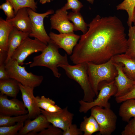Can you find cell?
Here are the masks:
<instances>
[{"label":"cell","instance_id":"obj_1","mask_svg":"<svg viewBox=\"0 0 135 135\" xmlns=\"http://www.w3.org/2000/svg\"><path fill=\"white\" fill-rule=\"evenodd\" d=\"M87 32L80 36L70 59L75 64L106 62L128 48L125 28L115 16L97 15L88 24Z\"/></svg>","mask_w":135,"mask_h":135},{"label":"cell","instance_id":"obj_2","mask_svg":"<svg viewBox=\"0 0 135 135\" xmlns=\"http://www.w3.org/2000/svg\"><path fill=\"white\" fill-rule=\"evenodd\" d=\"M58 46L50 40L47 47L40 54L36 56L30 64V67L44 66L50 69L54 76L59 78L61 74L59 72L58 67L61 65H67L69 64L66 54L64 56L60 54L59 52Z\"/></svg>","mask_w":135,"mask_h":135},{"label":"cell","instance_id":"obj_3","mask_svg":"<svg viewBox=\"0 0 135 135\" xmlns=\"http://www.w3.org/2000/svg\"><path fill=\"white\" fill-rule=\"evenodd\" d=\"M89 80L96 96L98 93V86L102 82H110L114 80L117 71L112 58L102 64L86 62Z\"/></svg>","mask_w":135,"mask_h":135},{"label":"cell","instance_id":"obj_4","mask_svg":"<svg viewBox=\"0 0 135 135\" xmlns=\"http://www.w3.org/2000/svg\"><path fill=\"white\" fill-rule=\"evenodd\" d=\"M66 74L70 78L76 82L83 90L84 96L82 100L87 102L92 101L96 96L90 85L87 72L86 62L71 65H61Z\"/></svg>","mask_w":135,"mask_h":135},{"label":"cell","instance_id":"obj_5","mask_svg":"<svg viewBox=\"0 0 135 135\" xmlns=\"http://www.w3.org/2000/svg\"><path fill=\"white\" fill-rule=\"evenodd\" d=\"M5 66L10 78L15 79L24 86L34 88L40 86L43 80V76L28 72L24 66L20 65L12 58L5 63Z\"/></svg>","mask_w":135,"mask_h":135},{"label":"cell","instance_id":"obj_6","mask_svg":"<svg viewBox=\"0 0 135 135\" xmlns=\"http://www.w3.org/2000/svg\"><path fill=\"white\" fill-rule=\"evenodd\" d=\"M99 92L97 98L91 102L80 100L79 111L80 113H86L92 107L98 106L104 108H110V104L108 100L110 98L114 96L117 88L114 80L110 82L104 81L101 82L98 86Z\"/></svg>","mask_w":135,"mask_h":135},{"label":"cell","instance_id":"obj_7","mask_svg":"<svg viewBox=\"0 0 135 135\" xmlns=\"http://www.w3.org/2000/svg\"><path fill=\"white\" fill-rule=\"evenodd\" d=\"M96 106L92 108L91 115L98 123L100 130L99 135H110L115 130L117 116L110 108Z\"/></svg>","mask_w":135,"mask_h":135},{"label":"cell","instance_id":"obj_8","mask_svg":"<svg viewBox=\"0 0 135 135\" xmlns=\"http://www.w3.org/2000/svg\"><path fill=\"white\" fill-rule=\"evenodd\" d=\"M47 45L37 38L28 37L21 43L13 53L11 58L22 66L27 58L34 52L43 51Z\"/></svg>","mask_w":135,"mask_h":135},{"label":"cell","instance_id":"obj_9","mask_svg":"<svg viewBox=\"0 0 135 135\" xmlns=\"http://www.w3.org/2000/svg\"><path fill=\"white\" fill-rule=\"evenodd\" d=\"M32 24V30L29 36L34 37L40 40L46 45L50 40L44 28V18L48 15L53 14L54 10L50 9L42 13H37L31 8H27Z\"/></svg>","mask_w":135,"mask_h":135},{"label":"cell","instance_id":"obj_10","mask_svg":"<svg viewBox=\"0 0 135 135\" xmlns=\"http://www.w3.org/2000/svg\"><path fill=\"white\" fill-rule=\"evenodd\" d=\"M7 96L0 94V115L12 116L28 114L23 102L16 98L9 99Z\"/></svg>","mask_w":135,"mask_h":135},{"label":"cell","instance_id":"obj_11","mask_svg":"<svg viewBox=\"0 0 135 135\" xmlns=\"http://www.w3.org/2000/svg\"><path fill=\"white\" fill-rule=\"evenodd\" d=\"M40 111L50 123L63 131L66 130L72 124L74 114L68 111L67 106L55 112H48L41 109Z\"/></svg>","mask_w":135,"mask_h":135},{"label":"cell","instance_id":"obj_12","mask_svg":"<svg viewBox=\"0 0 135 135\" xmlns=\"http://www.w3.org/2000/svg\"><path fill=\"white\" fill-rule=\"evenodd\" d=\"M67 10L63 7L57 10L50 18L51 28L60 33H74L73 24L68 19Z\"/></svg>","mask_w":135,"mask_h":135},{"label":"cell","instance_id":"obj_13","mask_svg":"<svg viewBox=\"0 0 135 135\" xmlns=\"http://www.w3.org/2000/svg\"><path fill=\"white\" fill-rule=\"evenodd\" d=\"M49 35L50 40L59 48L63 49L68 55L72 54L74 47L80 37V36L74 33L56 34L51 32Z\"/></svg>","mask_w":135,"mask_h":135},{"label":"cell","instance_id":"obj_14","mask_svg":"<svg viewBox=\"0 0 135 135\" xmlns=\"http://www.w3.org/2000/svg\"><path fill=\"white\" fill-rule=\"evenodd\" d=\"M23 102L28 111V119H34L41 114L40 109L38 106L34 94V88L24 86L19 83Z\"/></svg>","mask_w":135,"mask_h":135},{"label":"cell","instance_id":"obj_15","mask_svg":"<svg viewBox=\"0 0 135 135\" xmlns=\"http://www.w3.org/2000/svg\"><path fill=\"white\" fill-rule=\"evenodd\" d=\"M50 124L44 116L41 114L32 120H27L18 134L37 135L38 133L47 128Z\"/></svg>","mask_w":135,"mask_h":135},{"label":"cell","instance_id":"obj_16","mask_svg":"<svg viewBox=\"0 0 135 135\" xmlns=\"http://www.w3.org/2000/svg\"><path fill=\"white\" fill-rule=\"evenodd\" d=\"M114 63L117 71V75L114 80L117 88L114 96L116 98L122 96L129 91L135 85V81L129 78L124 73L122 70V64L114 62Z\"/></svg>","mask_w":135,"mask_h":135},{"label":"cell","instance_id":"obj_17","mask_svg":"<svg viewBox=\"0 0 135 135\" xmlns=\"http://www.w3.org/2000/svg\"><path fill=\"white\" fill-rule=\"evenodd\" d=\"M6 20L20 30L30 33L32 31V22L27 8L20 9L13 18Z\"/></svg>","mask_w":135,"mask_h":135},{"label":"cell","instance_id":"obj_18","mask_svg":"<svg viewBox=\"0 0 135 135\" xmlns=\"http://www.w3.org/2000/svg\"><path fill=\"white\" fill-rule=\"evenodd\" d=\"M30 34L20 30L14 27L8 38L7 57L5 64L10 59L15 50L26 38L29 36Z\"/></svg>","mask_w":135,"mask_h":135},{"label":"cell","instance_id":"obj_19","mask_svg":"<svg viewBox=\"0 0 135 135\" xmlns=\"http://www.w3.org/2000/svg\"><path fill=\"white\" fill-rule=\"evenodd\" d=\"M115 62L122 64V70L129 78L135 81V60L125 53L117 55L112 58Z\"/></svg>","mask_w":135,"mask_h":135},{"label":"cell","instance_id":"obj_20","mask_svg":"<svg viewBox=\"0 0 135 135\" xmlns=\"http://www.w3.org/2000/svg\"><path fill=\"white\" fill-rule=\"evenodd\" d=\"M19 83L15 79L11 78L0 80V94L16 98L20 90Z\"/></svg>","mask_w":135,"mask_h":135},{"label":"cell","instance_id":"obj_21","mask_svg":"<svg viewBox=\"0 0 135 135\" xmlns=\"http://www.w3.org/2000/svg\"><path fill=\"white\" fill-rule=\"evenodd\" d=\"M14 28L6 20L0 18V53H7L10 33Z\"/></svg>","mask_w":135,"mask_h":135},{"label":"cell","instance_id":"obj_22","mask_svg":"<svg viewBox=\"0 0 135 135\" xmlns=\"http://www.w3.org/2000/svg\"><path fill=\"white\" fill-rule=\"evenodd\" d=\"M122 102L119 115L123 121L128 122L131 118H135V99H128Z\"/></svg>","mask_w":135,"mask_h":135},{"label":"cell","instance_id":"obj_23","mask_svg":"<svg viewBox=\"0 0 135 135\" xmlns=\"http://www.w3.org/2000/svg\"><path fill=\"white\" fill-rule=\"evenodd\" d=\"M80 130L83 132L84 135H92L93 134L99 132V126L94 118L92 115L88 117H84L83 120L80 124Z\"/></svg>","mask_w":135,"mask_h":135},{"label":"cell","instance_id":"obj_24","mask_svg":"<svg viewBox=\"0 0 135 135\" xmlns=\"http://www.w3.org/2000/svg\"><path fill=\"white\" fill-rule=\"evenodd\" d=\"M38 107L40 108L49 112L54 113L60 111L62 109L56 105L54 101L44 96L35 97Z\"/></svg>","mask_w":135,"mask_h":135},{"label":"cell","instance_id":"obj_25","mask_svg":"<svg viewBox=\"0 0 135 135\" xmlns=\"http://www.w3.org/2000/svg\"><path fill=\"white\" fill-rule=\"evenodd\" d=\"M68 17L69 20L72 22L74 31L80 30L83 34L87 32L88 24L79 12H70L68 14Z\"/></svg>","mask_w":135,"mask_h":135},{"label":"cell","instance_id":"obj_26","mask_svg":"<svg viewBox=\"0 0 135 135\" xmlns=\"http://www.w3.org/2000/svg\"><path fill=\"white\" fill-rule=\"evenodd\" d=\"M117 10L126 11L128 14L127 23L129 27L132 26L134 10L135 8V0H124L116 6Z\"/></svg>","mask_w":135,"mask_h":135},{"label":"cell","instance_id":"obj_27","mask_svg":"<svg viewBox=\"0 0 135 135\" xmlns=\"http://www.w3.org/2000/svg\"><path fill=\"white\" fill-rule=\"evenodd\" d=\"M12 6L15 15L18 10L20 8H29L36 12L37 8L36 2L35 0H7Z\"/></svg>","mask_w":135,"mask_h":135},{"label":"cell","instance_id":"obj_28","mask_svg":"<svg viewBox=\"0 0 135 135\" xmlns=\"http://www.w3.org/2000/svg\"><path fill=\"white\" fill-rule=\"evenodd\" d=\"M28 117V114L13 117L0 115V127L14 125L21 122H25Z\"/></svg>","mask_w":135,"mask_h":135},{"label":"cell","instance_id":"obj_29","mask_svg":"<svg viewBox=\"0 0 135 135\" xmlns=\"http://www.w3.org/2000/svg\"><path fill=\"white\" fill-rule=\"evenodd\" d=\"M128 36V48L124 53L135 60V26H134L129 27Z\"/></svg>","mask_w":135,"mask_h":135},{"label":"cell","instance_id":"obj_30","mask_svg":"<svg viewBox=\"0 0 135 135\" xmlns=\"http://www.w3.org/2000/svg\"><path fill=\"white\" fill-rule=\"evenodd\" d=\"M24 122H19L11 126L0 127V135L18 134L19 131L24 125Z\"/></svg>","mask_w":135,"mask_h":135},{"label":"cell","instance_id":"obj_31","mask_svg":"<svg viewBox=\"0 0 135 135\" xmlns=\"http://www.w3.org/2000/svg\"><path fill=\"white\" fill-rule=\"evenodd\" d=\"M0 6V9L2 10L6 16V20L11 19L15 16L13 6L8 0Z\"/></svg>","mask_w":135,"mask_h":135},{"label":"cell","instance_id":"obj_32","mask_svg":"<svg viewBox=\"0 0 135 135\" xmlns=\"http://www.w3.org/2000/svg\"><path fill=\"white\" fill-rule=\"evenodd\" d=\"M83 6L78 0H67V2L63 7L67 10L71 9L73 12H79Z\"/></svg>","mask_w":135,"mask_h":135},{"label":"cell","instance_id":"obj_33","mask_svg":"<svg viewBox=\"0 0 135 135\" xmlns=\"http://www.w3.org/2000/svg\"><path fill=\"white\" fill-rule=\"evenodd\" d=\"M63 131L52 124L38 133L37 135H62Z\"/></svg>","mask_w":135,"mask_h":135},{"label":"cell","instance_id":"obj_34","mask_svg":"<svg viewBox=\"0 0 135 135\" xmlns=\"http://www.w3.org/2000/svg\"><path fill=\"white\" fill-rule=\"evenodd\" d=\"M122 132V135H135V118L130 120Z\"/></svg>","mask_w":135,"mask_h":135},{"label":"cell","instance_id":"obj_35","mask_svg":"<svg viewBox=\"0 0 135 135\" xmlns=\"http://www.w3.org/2000/svg\"><path fill=\"white\" fill-rule=\"evenodd\" d=\"M135 99V85L129 91L120 96L116 97L115 100L119 103L130 99Z\"/></svg>","mask_w":135,"mask_h":135},{"label":"cell","instance_id":"obj_36","mask_svg":"<svg viewBox=\"0 0 135 135\" xmlns=\"http://www.w3.org/2000/svg\"><path fill=\"white\" fill-rule=\"evenodd\" d=\"M82 132L78 128L75 124H72L64 131H63L62 135H81Z\"/></svg>","mask_w":135,"mask_h":135},{"label":"cell","instance_id":"obj_37","mask_svg":"<svg viewBox=\"0 0 135 135\" xmlns=\"http://www.w3.org/2000/svg\"><path fill=\"white\" fill-rule=\"evenodd\" d=\"M10 78L5 68V63L0 64V80H6Z\"/></svg>","mask_w":135,"mask_h":135},{"label":"cell","instance_id":"obj_38","mask_svg":"<svg viewBox=\"0 0 135 135\" xmlns=\"http://www.w3.org/2000/svg\"><path fill=\"white\" fill-rule=\"evenodd\" d=\"M40 3V4H45L46 2H50L51 1H52L53 0H38Z\"/></svg>","mask_w":135,"mask_h":135},{"label":"cell","instance_id":"obj_39","mask_svg":"<svg viewBox=\"0 0 135 135\" xmlns=\"http://www.w3.org/2000/svg\"><path fill=\"white\" fill-rule=\"evenodd\" d=\"M133 23H134V24L135 23V8L134 10L133 16Z\"/></svg>","mask_w":135,"mask_h":135},{"label":"cell","instance_id":"obj_40","mask_svg":"<svg viewBox=\"0 0 135 135\" xmlns=\"http://www.w3.org/2000/svg\"><path fill=\"white\" fill-rule=\"evenodd\" d=\"M88 1L89 3L92 4L94 2V0H86Z\"/></svg>","mask_w":135,"mask_h":135},{"label":"cell","instance_id":"obj_41","mask_svg":"<svg viewBox=\"0 0 135 135\" xmlns=\"http://www.w3.org/2000/svg\"><path fill=\"white\" fill-rule=\"evenodd\" d=\"M134 24V26H135V23Z\"/></svg>","mask_w":135,"mask_h":135}]
</instances>
